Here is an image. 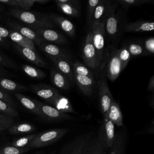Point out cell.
Instances as JSON below:
<instances>
[{
  "label": "cell",
  "instance_id": "cell-1",
  "mask_svg": "<svg viewBox=\"0 0 154 154\" xmlns=\"http://www.w3.org/2000/svg\"><path fill=\"white\" fill-rule=\"evenodd\" d=\"M7 13L32 29L37 28H52L55 25L51 19L49 13L24 10L18 7H9Z\"/></svg>",
  "mask_w": 154,
  "mask_h": 154
},
{
  "label": "cell",
  "instance_id": "cell-2",
  "mask_svg": "<svg viewBox=\"0 0 154 154\" xmlns=\"http://www.w3.org/2000/svg\"><path fill=\"white\" fill-rule=\"evenodd\" d=\"M100 67L106 78L111 81H114L123 70L119 58V49L116 48H110L106 54L105 61L102 63Z\"/></svg>",
  "mask_w": 154,
  "mask_h": 154
},
{
  "label": "cell",
  "instance_id": "cell-3",
  "mask_svg": "<svg viewBox=\"0 0 154 154\" xmlns=\"http://www.w3.org/2000/svg\"><path fill=\"white\" fill-rule=\"evenodd\" d=\"M68 131L67 128H57L37 134L28 148H40L53 144L64 137Z\"/></svg>",
  "mask_w": 154,
  "mask_h": 154
},
{
  "label": "cell",
  "instance_id": "cell-4",
  "mask_svg": "<svg viewBox=\"0 0 154 154\" xmlns=\"http://www.w3.org/2000/svg\"><path fill=\"white\" fill-rule=\"evenodd\" d=\"M90 29L91 32L92 42L96 52L99 68L103 60L105 48V22L94 23Z\"/></svg>",
  "mask_w": 154,
  "mask_h": 154
},
{
  "label": "cell",
  "instance_id": "cell-5",
  "mask_svg": "<svg viewBox=\"0 0 154 154\" xmlns=\"http://www.w3.org/2000/svg\"><path fill=\"white\" fill-rule=\"evenodd\" d=\"M97 87L99 108L103 116H104L113 102L114 99L109 89L106 77L102 72L97 81Z\"/></svg>",
  "mask_w": 154,
  "mask_h": 154
},
{
  "label": "cell",
  "instance_id": "cell-6",
  "mask_svg": "<svg viewBox=\"0 0 154 154\" xmlns=\"http://www.w3.org/2000/svg\"><path fill=\"white\" fill-rule=\"evenodd\" d=\"M37 102L40 111V116L39 117L46 122L55 123L74 119V117L67 113L61 112L49 105L38 100H37Z\"/></svg>",
  "mask_w": 154,
  "mask_h": 154
},
{
  "label": "cell",
  "instance_id": "cell-7",
  "mask_svg": "<svg viewBox=\"0 0 154 154\" xmlns=\"http://www.w3.org/2000/svg\"><path fill=\"white\" fill-rule=\"evenodd\" d=\"M96 134L94 131H90L76 136L67 144L63 154H83L88 141Z\"/></svg>",
  "mask_w": 154,
  "mask_h": 154
},
{
  "label": "cell",
  "instance_id": "cell-8",
  "mask_svg": "<svg viewBox=\"0 0 154 154\" xmlns=\"http://www.w3.org/2000/svg\"><path fill=\"white\" fill-rule=\"evenodd\" d=\"M97 134L105 149H108L115 139L116 134L115 132V125L109 120L103 117Z\"/></svg>",
  "mask_w": 154,
  "mask_h": 154
},
{
  "label": "cell",
  "instance_id": "cell-9",
  "mask_svg": "<svg viewBox=\"0 0 154 154\" xmlns=\"http://www.w3.org/2000/svg\"><path fill=\"white\" fill-rule=\"evenodd\" d=\"M82 58L86 66L91 69L99 68L97 54L94 47L90 29L86 36L82 51Z\"/></svg>",
  "mask_w": 154,
  "mask_h": 154
},
{
  "label": "cell",
  "instance_id": "cell-10",
  "mask_svg": "<svg viewBox=\"0 0 154 154\" xmlns=\"http://www.w3.org/2000/svg\"><path fill=\"white\" fill-rule=\"evenodd\" d=\"M5 25L10 28V29L30 39L34 43V44L40 45L43 42L40 35L33 29L27 26H25L24 25H22L13 19H7L5 20Z\"/></svg>",
  "mask_w": 154,
  "mask_h": 154
},
{
  "label": "cell",
  "instance_id": "cell-11",
  "mask_svg": "<svg viewBox=\"0 0 154 154\" xmlns=\"http://www.w3.org/2000/svg\"><path fill=\"white\" fill-rule=\"evenodd\" d=\"M33 29L40 35L43 42L56 44H65L67 42L66 38L62 34L52 28H37Z\"/></svg>",
  "mask_w": 154,
  "mask_h": 154
},
{
  "label": "cell",
  "instance_id": "cell-12",
  "mask_svg": "<svg viewBox=\"0 0 154 154\" xmlns=\"http://www.w3.org/2000/svg\"><path fill=\"white\" fill-rule=\"evenodd\" d=\"M32 91L48 103L56 98L60 93L54 87L48 85L38 84L31 85Z\"/></svg>",
  "mask_w": 154,
  "mask_h": 154
},
{
  "label": "cell",
  "instance_id": "cell-13",
  "mask_svg": "<svg viewBox=\"0 0 154 154\" xmlns=\"http://www.w3.org/2000/svg\"><path fill=\"white\" fill-rule=\"evenodd\" d=\"M116 6H117L116 1L114 2L107 0H100L94 11L93 23L105 22L109 13Z\"/></svg>",
  "mask_w": 154,
  "mask_h": 154
},
{
  "label": "cell",
  "instance_id": "cell-14",
  "mask_svg": "<svg viewBox=\"0 0 154 154\" xmlns=\"http://www.w3.org/2000/svg\"><path fill=\"white\" fill-rule=\"evenodd\" d=\"M74 81L84 95L87 97L92 96L96 85V81L94 77L81 76L74 73Z\"/></svg>",
  "mask_w": 154,
  "mask_h": 154
},
{
  "label": "cell",
  "instance_id": "cell-15",
  "mask_svg": "<svg viewBox=\"0 0 154 154\" xmlns=\"http://www.w3.org/2000/svg\"><path fill=\"white\" fill-rule=\"evenodd\" d=\"M14 48L16 51L28 61L40 67H47L46 63L40 57L35 50L27 48H22L16 45H15Z\"/></svg>",
  "mask_w": 154,
  "mask_h": 154
},
{
  "label": "cell",
  "instance_id": "cell-16",
  "mask_svg": "<svg viewBox=\"0 0 154 154\" xmlns=\"http://www.w3.org/2000/svg\"><path fill=\"white\" fill-rule=\"evenodd\" d=\"M116 6L109 13L105 21V34L111 38H114L117 35L119 29V17L116 13Z\"/></svg>",
  "mask_w": 154,
  "mask_h": 154
},
{
  "label": "cell",
  "instance_id": "cell-17",
  "mask_svg": "<svg viewBox=\"0 0 154 154\" xmlns=\"http://www.w3.org/2000/svg\"><path fill=\"white\" fill-rule=\"evenodd\" d=\"M39 46V48L43 51L48 57L55 58H64L70 60L69 54L61 48L58 46L43 42Z\"/></svg>",
  "mask_w": 154,
  "mask_h": 154
},
{
  "label": "cell",
  "instance_id": "cell-18",
  "mask_svg": "<svg viewBox=\"0 0 154 154\" xmlns=\"http://www.w3.org/2000/svg\"><path fill=\"white\" fill-rule=\"evenodd\" d=\"M51 79L54 86L61 90H68L71 87L69 79L55 67L51 69Z\"/></svg>",
  "mask_w": 154,
  "mask_h": 154
},
{
  "label": "cell",
  "instance_id": "cell-19",
  "mask_svg": "<svg viewBox=\"0 0 154 154\" xmlns=\"http://www.w3.org/2000/svg\"><path fill=\"white\" fill-rule=\"evenodd\" d=\"M126 144V131L122 129L116 134L115 139L108 149V154H125Z\"/></svg>",
  "mask_w": 154,
  "mask_h": 154
},
{
  "label": "cell",
  "instance_id": "cell-20",
  "mask_svg": "<svg viewBox=\"0 0 154 154\" xmlns=\"http://www.w3.org/2000/svg\"><path fill=\"white\" fill-rule=\"evenodd\" d=\"M51 19L57 24L66 34L70 37H74L75 34V26L69 20L54 13H49Z\"/></svg>",
  "mask_w": 154,
  "mask_h": 154
},
{
  "label": "cell",
  "instance_id": "cell-21",
  "mask_svg": "<svg viewBox=\"0 0 154 154\" xmlns=\"http://www.w3.org/2000/svg\"><path fill=\"white\" fill-rule=\"evenodd\" d=\"M53 63L55 67L63 73L70 81L71 83L75 82L74 73L72 70V65L69 63V60L64 58H55L48 57Z\"/></svg>",
  "mask_w": 154,
  "mask_h": 154
},
{
  "label": "cell",
  "instance_id": "cell-22",
  "mask_svg": "<svg viewBox=\"0 0 154 154\" xmlns=\"http://www.w3.org/2000/svg\"><path fill=\"white\" fill-rule=\"evenodd\" d=\"M124 30L126 32L154 31V21L138 20L125 25Z\"/></svg>",
  "mask_w": 154,
  "mask_h": 154
},
{
  "label": "cell",
  "instance_id": "cell-23",
  "mask_svg": "<svg viewBox=\"0 0 154 154\" xmlns=\"http://www.w3.org/2000/svg\"><path fill=\"white\" fill-rule=\"evenodd\" d=\"M111 121L118 127L123 126V114L118 102L114 100L106 114L103 116Z\"/></svg>",
  "mask_w": 154,
  "mask_h": 154
},
{
  "label": "cell",
  "instance_id": "cell-24",
  "mask_svg": "<svg viewBox=\"0 0 154 154\" xmlns=\"http://www.w3.org/2000/svg\"><path fill=\"white\" fill-rule=\"evenodd\" d=\"M49 104L57 109L64 113H76L70 100L63 95L60 94L56 98L49 103Z\"/></svg>",
  "mask_w": 154,
  "mask_h": 154
},
{
  "label": "cell",
  "instance_id": "cell-25",
  "mask_svg": "<svg viewBox=\"0 0 154 154\" xmlns=\"http://www.w3.org/2000/svg\"><path fill=\"white\" fill-rule=\"evenodd\" d=\"M14 96L20 102V103L29 112L37 116H40V111L39 106L37 104V100L31 99L25 95L19 93H15Z\"/></svg>",
  "mask_w": 154,
  "mask_h": 154
},
{
  "label": "cell",
  "instance_id": "cell-26",
  "mask_svg": "<svg viewBox=\"0 0 154 154\" xmlns=\"http://www.w3.org/2000/svg\"><path fill=\"white\" fill-rule=\"evenodd\" d=\"M8 39L14 42L15 45L22 48H27L35 51V44L32 40L14 31L8 29Z\"/></svg>",
  "mask_w": 154,
  "mask_h": 154
},
{
  "label": "cell",
  "instance_id": "cell-27",
  "mask_svg": "<svg viewBox=\"0 0 154 154\" xmlns=\"http://www.w3.org/2000/svg\"><path fill=\"white\" fill-rule=\"evenodd\" d=\"M106 150L102 145L96 134L88 141L83 154H105Z\"/></svg>",
  "mask_w": 154,
  "mask_h": 154
},
{
  "label": "cell",
  "instance_id": "cell-28",
  "mask_svg": "<svg viewBox=\"0 0 154 154\" xmlns=\"http://www.w3.org/2000/svg\"><path fill=\"white\" fill-rule=\"evenodd\" d=\"M0 88L2 90L7 91H25L28 88L25 85H22L18 82L13 81L11 79L3 78V76H0Z\"/></svg>",
  "mask_w": 154,
  "mask_h": 154
},
{
  "label": "cell",
  "instance_id": "cell-29",
  "mask_svg": "<svg viewBox=\"0 0 154 154\" xmlns=\"http://www.w3.org/2000/svg\"><path fill=\"white\" fill-rule=\"evenodd\" d=\"M35 130L34 126L28 123H22L13 125L8 129V132L11 135H20L31 133Z\"/></svg>",
  "mask_w": 154,
  "mask_h": 154
},
{
  "label": "cell",
  "instance_id": "cell-30",
  "mask_svg": "<svg viewBox=\"0 0 154 154\" xmlns=\"http://www.w3.org/2000/svg\"><path fill=\"white\" fill-rule=\"evenodd\" d=\"M37 134H29L25 136L19 137L14 139L10 145L17 148H26L28 147L29 145L35 138Z\"/></svg>",
  "mask_w": 154,
  "mask_h": 154
},
{
  "label": "cell",
  "instance_id": "cell-31",
  "mask_svg": "<svg viewBox=\"0 0 154 154\" xmlns=\"http://www.w3.org/2000/svg\"><path fill=\"white\" fill-rule=\"evenodd\" d=\"M22 69L28 76L34 79H43L46 76V73L38 68L28 64H23Z\"/></svg>",
  "mask_w": 154,
  "mask_h": 154
},
{
  "label": "cell",
  "instance_id": "cell-32",
  "mask_svg": "<svg viewBox=\"0 0 154 154\" xmlns=\"http://www.w3.org/2000/svg\"><path fill=\"white\" fill-rule=\"evenodd\" d=\"M55 2L57 4V6L60 11L64 13L65 14H67L68 16H70L71 17H77L80 16L79 11L78 8L75 7L74 6H72L69 4H63L61 3L58 1V0H55Z\"/></svg>",
  "mask_w": 154,
  "mask_h": 154
},
{
  "label": "cell",
  "instance_id": "cell-33",
  "mask_svg": "<svg viewBox=\"0 0 154 154\" xmlns=\"http://www.w3.org/2000/svg\"><path fill=\"white\" fill-rule=\"evenodd\" d=\"M72 68L73 73L79 75L81 76H93V73L92 72L82 63L76 61L72 63Z\"/></svg>",
  "mask_w": 154,
  "mask_h": 154
},
{
  "label": "cell",
  "instance_id": "cell-34",
  "mask_svg": "<svg viewBox=\"0 0 154 154\" xmlns=\"http://www.w3.org/2000/svg\"><path fill=\"white\" fill-rule=\"evenodd\" d=\"M100 0H88L87 1V22L89 26V29L91 28L93 24V16L96 7L100 3Z\"/></svg>",
  "mask_w": 154,
  "mask_h": 154
},
{
  "label": "cell",
  "instance_id": "cell-35",
  "mask_svg": "<svg viewBox=\"0 0 154 154\" xmlns=\"http://www.w3.org/2000/svg\"><path fill=\"white\" fill-rule=\"evenodd\" d=\"M0 113L13 118L19 116V113L14 107L1 99H0Z\"/></svg>",
  "mask_w": 154,
  "mask_h": 154
},
{
  "label": "cell",
  "instance_id": "cell-36",
  "mask_svg": "<svg viewBox=\"0 0 154 154\" xmlns=\"http://www.w3.org/2000/svg\"><path fill=\"white\" fill-rule=\"evenodd\" d=\"M117 4H119L125 10H128L133 6H139L144 4L152 2L151 0H117Z\"/></svg>",
  "mask_w": 154,
  "mask_h": 154
},
{
  "label": "cell",
  "instance_id": "cell-37",
  "mask_svg": "<svg viewBox=\"0 0 154 154\" xmlns=\"http://www.w3.org/2000/svg\"><path fill=\"white\" fill-rule=\"evenodd\" d=\"M131 55L128 50V46H126V45L122 46L119 49V58L121 62L123 70L128 65L131 59Z\"/></svg>",
  "mask_w": 154,
  "mask_h": 154
},
{
  "label": "cell",
  "instance_id": "cell-38",
  "mask_svg": "<svg viewBox=\"0 0 154 154\" xmlns=\"http://www.w3.org/2000/svg\"><path fill=\"white\" fill-rule=\"evenodd\" d=\"M30 150L29 148H17L11 145L0 148V154H23Z\"/></svg>",
  "mask_w": 154,
  "mask_h": 154
},
{
  "label": "cell",
  "instance_id": "cell-39",
  "mask_svg": "<svg viewBox=\"0 0 154 154\" xmlns=\"http://www.w3.org/2000/svg\"><path fill=\"white\" fill-rule=\"evenodd\" d=\"M14 123V118L0 113V132L8 130Z\"/></svg>",
  "mask_w": 154,
  "mask_h": 154
},
{
  "label": "cell",
  "instance_id": "cell-40",
  "mask_svg": "<svg viewBox=\"0 0 154 154\" xmlns=\"http://www.w3.org/2000/svg\"><path fill=\"white\" fill-rule=\"evenodd\" d=\"M128 48L131 56H139L146 53L144 47L138 43H131L128 46Z\"/></svg>",
  "mask_w": 154,
  "mask_h": 154
},
{
  "label": "cell",
  "instance_id": "cell-41",
  "mask_svg": "<svg viewBox=\"0 0 154 154\" xmlns=\"http://www.w3.org/2000/svg\"><path fill=\"white\" fill-rule=\"evenodd\" d=\"M0 66L7 67L14 70H17V67L16 63L5 55L0 52Z\"/></svg>",
  "mask_w": 154,
  "mask_h": 154
},
{
  "label": "cell",
  "instance_id": "cell-42",
  "mask_svg": "<svg viewBox=\"0 0 154 154\" xmlns=\"http://www.w3.org/2000/svg\"><path fill=\"white\" fill-rule=\"evenodd\" d=\"M18 3V7L24 10H29V9L34 6L35 0H17Z\"/></svg>",
  "mask_w": 154,
  "mask_h": 154
},
{
  "label": "cell",
  "instance_id": "cell-43",
  "mask_svg": "<svg viewBox=\"0 0 154 154\" xmlns=\"http://www.w3.org/2000/svg\"><path fill=\"white\" fill-rule=\"evenodd\" d=\"M143 47L146 53L154 54V37L147 39L144 42Z\"/></svg>",
  "mask_w": 154,
  "mask_h": 154
},
{
  "label": "cell",
  "instance_id": "cell-44",
  "mask_svg": "<svg viewBox=\"0 0 154 154\" xmlns=\"http://www.w3.org/2000/svg\"><path fill=\"white\" fill-rule=\"evenodd\" d=\"M0 99L6 102L7 103L10 104V105L14 107L15 103L14 102L11 97L6 91L2 90L1 88H0Z\"/></svg>",
  "mask_w": 154,
  "mask_h": 154
},
{
  "label": "cell",
  "instance_id": "cell-45",
  "mask_svg": "<svg viewBox=\"0 0 154 154\" xmlns=\"http://www.w3.org/2000/svg\"><path fill=\"white\" fill-rule=\"evenodd\" d=\"M0 4L2 5H7L10 7H18L17 0H0Z\"/></svg>",
  "mask_w": 154,
  "mask_h": 154
},
{
  "label": "cell",
  "instance_id": "cell-46",
  "mask_svg": "<svg viewBox=\"0 0 154 154\" xmlns=\"http://www.w3.org/2000/svg\"><path fill=\"white\" fill-rule=\"evenodd\" d=\"M58 1L61 3L71 5L77 8H79V1L77 0H58Z\"/></svg>",
  "mask_w": 154,
  "mask_h": 154
},
{
  "label": "cell",
  "instance_id": "cell-47",
  "mask_svg": "<svg viewBox=\"0 0 154 154\" xmlns=\"http://www.w3.org/2000/svg\"><path fill=\"white\" fill-rule=\"evenodd\" d=\"M0 48L8 49L10 48V43L8 42V40L0 37Z\"/></svg>",
  "mask_w": 154,
  "mask_h": 154
},
{
  "label": "cell",
  "instance_id": "cell-48",
  "mask_svg": "<svg viewBox=\"0 0 154 154\" xmlns=\"http://www.w3.org/2000/svg\"><path fill=\"white\" fill-rule=\"evenodd\" d=\"M8 35H9L8 29L0 25V37L5 39L8 40Z\"/></svg>",
  "mask_w": 154,
  "mask_h": 154
},
{
  "label": "cell",
  "instance_id": "cell-49",
  "mask_svg": "<svg viewBox=\"0 0 154 154\" xmlns=\"http://www.w3.org/2000/svg\"><path fill=\"white\" fill-rule=\"evenodd\" d=\"M147 90L150 91H152L154 90V75L150 79Z\"/></svg>",
  "mask_w": 154,
  "mask_h": 154
},
{
  "label": "cell",
  "instance_id": "cell-50",
  "mask_svg": "<svg viewBox=\"0 0 154 154\" xmlns=\"http://www.w3.org/2000/svg\"><path fill=\"white\" fill-rule=\"evenodd\" d=\"M7 75H9V73H8V72L5 70L4 69H3L2 67H1V66H0V76H7Z\"/></svg>",
  "mask_w": 154,
  "mask_h": 154
},
{
  "label": "cell",
  "instance_id": "cell-51",
  "mask_svg": "<svg viewBox=\"0 0 154 154\" xmlns=\"http://www.w3.org/2000/svg\"><path fill=\"white\" fill-rule=\"evenodd\" d=\"M49 1V0H35V3L43 5V4L48 3Z\"/></svg>",
  "mask_w": 154,
  "mask_h": 154
},
{
  "label": "cell",
  "instance_id": "cell-52",
  "mask_svg": "<svg viewBox=\"0 0 154 154\" xmlns=\"http://www.w3.org/2000/svg\"><path fill=\"white\" fill-rule=\"evenodd\" d=\"M147 132L149 134H154V125H152L147 130Z\"/></svg>",
  "mask_w": 154,
  "mask_h": 154
},
{
  "label": "cell",
  "instance_id": "cell-53",
  "mask_svg": "<svg viewBox=\"0 0 154 154\" xmlns=\"http://www.w3.org/2000/svg\"><path fill=\"white\" fill-rule=\"evenodd\" d=\"M4 11H5V8H4V7L3 6L2 4H0V14H1V13L4 12Z\"/></svg>",
  "mask_w": 154,
  "mask_h": 154
},
{
  "label": "cell",
  "instance_id": "cell-54",
  "mask_svg": "<svg viewBox=\"0 0 154 154\" xmlns=\"http://www.w3.org/2000/svg\"><path fill=\"white\" fill-rule=\"evenodd\" d=\"M151 105H152V107L154 108V99L152 100V102H151Z\"/></svg>",
  "mask_w": 154,
  "mask_h": 154
},
{
  "label": "cell",
  "instance_id": "cell-55",
  "mask_svg": "<svg viewBox=\"0 0 154 154\" xmlns=\"http://www.w3.org/2000/svg\"><path fill=\"white\" fill-rule=\"evenodd\" d=\"M152 125H154V118H153V121L152 122Z\"/></svg>",
  "mask_w": 154,
  "mask_h": 154
},
{
  "label": "cell",
  "instance_id": "cell-56",
  "mask_svg": "<svg viewBox=\"0 0 154 154\" xmlns=\"http://www.w3.org/2000/svg\"><path fill=\"white\" fill-rule=\"evenodd\" d=\"M2 20V16H1V14H0V21Z\"/></svg>",
  "mask_w": 154,
  "mask_h": 154
},
{
  "label": "cell",
  "instance_id": "cell-57",
  "mask_svg": "<svg viewBox=\"0 0 154 154\" xmlns=\"http://www.w3.org/2000/svg\"><path fill=\"white\" fill-rule=\"evenodd\" d=\"M49 154H55V153H54H54L52 152V153H49Z\"/></svg>",
  "mask_w": 154,
  "mask_h": 154
},
{
  "label": "cell",
  "instance_id": "cell-58",
  "mask_svg": "<svg viewBox=\"0 0 154 154\" xmlns=\"http://www.w3.org/2000/svg\"><path fill=\"white\" fill-rule=\"evenodd\" d=\"M152 2H153V3H154V1H152Z\"/></svg>",
  "mask_w": 154,
  "mask_h": 154
}]
</instances>
